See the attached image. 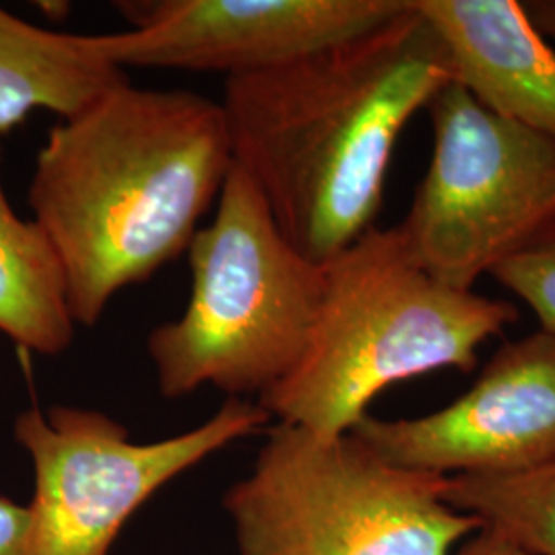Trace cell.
Returning <instances> with one entry per match:
<instances>
[{
    "label": "cell",
    "mask_w": 555,
    "mask_h": 555,
    "mask_svg": "<svg viewBox=\"0 0 555 555\" xmlns=\"http://www.w3.org/2000/svg\"><path fill=\"white\" fill-rule=\"evenodd\" d=\"M453 80L414 0L318 54L224 80L233 163L288 243L319 266L375 229L397 139Z\"/></svg>",
    "instance_id": "6da1fadb"
},
{
    "label": "cell",
    "mask_w": 555,
    "mask_h": 555,
    "mask_svg": "<svg viewBox=\"0 0 555 555\" xmlns=\"http://www.w3.org/2000/svg\"><path fill=\"white\" fill-rule=\"evenodd\" d=\"M233 167L220 101L124 80L38 151L27 199L52 241L77 325L183 256Z\"/></svg>",
    "instance_id": "7a4b0ae2"
},
{
    "label": "cell",
    "mask_w": 555,
    "mask_h": 555,
    "mask_svg": "<svg viewBox=\"0 0 555 555\" xmlns=\"http://www.w3.org/2000/svg\"><path fill=\"white\" fill-rule=\"evenodd\" d=\"M516 318L506 300L438 282L397 227H375L323 266L305 352L258 403L319 437L348 435L391 385L442 369L472 373L481 344Z\"/></svg>",
    "instance_id": "3957f363"
},
{
    "label": "cell",
    "mask_w": 555,
    "mask_h": 555,
    "mask_svg": "<svg viewBox=\"0 0 555 555\" xmlns=\"http://www.w3.org/2000/svg\"><path fill=\"white\" fill-rule=\"evenodd\" d=\"M185 256L190 300L146 341L160 396L179 399L215 387L235 399H259L305 352L323 293V266L288 243L235 163L215 217Z\"/></svg>",
    "instance_id": "277c9868"
},
{
    "label": "cell",
    "mask_w": 555,
    "mask_h": 555,
    "mask_svg": "<svg viewBox=\"0 0 555 555\" xmlns=\"http://www.w3.org/2000/svg\"><path fill=\"white\" fill-rule=\"evenodd\" d=\"M444 486L354 433L319 437L276 422L222 504L241 555H451L481 522L453 508Z\"/></svg>",
    "instance_id": "5b68a950"
},
{
    "label": "cell",
    "mask_w": 555,
    "mask_h": 555,
    "mask_svg": "<svg viewBox=\"0 0 555 555\" xmlns=\"http://www.w3.org/2000/svg\"><path fill=\"white\" fill-rule=\"evenodd\" d=\"M435 149L397 229L438 282L477 280L555 235V140L500 118L461 85L428 103Z\"/></svg>",
    "instance_id": "8992f818"
},
{
    "label": "cell",
    "mask_w": 555,
    "mask_h": 555,
    "mask_svg": "<svg viewBox=\"0 0 555 555\" xmlns=\"http://www.w3.org/2000/svg\"><path fill=\"white\" fill-rule=\"evenodd\" d=\"M270 422L258 401L229 397L212 417L178 437L132 442L100 410L29 408L15 440L34 463L25 555H107L128 518L171 479Z\"/></svg>",
    "instance_id": "52a82bcc"
},
{
    "label": "cell",
    "mask_w": 555,
    "mask_h": 555,
    "mask_svg": "<svg viewBox=\"0 0 555 555\" xmlns=\"http://www.w3.org/2000/svg\"><path fill=\"white\" fill-rule=\"evenodd\" d=\"M128 23L89 46L119 70L171 68L238 79L354 40L410 0H118Z\"/></svg>",
    "instance_id": "ba28073f"
},
{
    "label": "cell",
    "mask_w": 555,
    "mask_h": 555,
    "mask_svg": "<svg viewBox=\"0 0 555 555\" xmlns=\"http://www.w3.org/2000/svg\"><path fill=\"white\" fill-rule=\"evenodd\" d=\"M389 463L435 476H500L555 461V336L506 341L467 393L420 417L350 430Z\"/></svg>",
    "instance_id": "9c48e42d"
},
{
    "label": "cell",
    "mask_w": 555,
    "mask_h": 555,
    "mask_svg": "<svg viewBox=\"0 0 555 555\" xmlns=\"http://www.w3.org/2000/svg\"><path fill=\"white\" fill-rule=\"evenodd\" d=\"M453 82L500 118L555 140V48L516 0H414Z\"/></svg>",
    "instance_id": "30bf717a"
},
{
    "label": "cell",
    "mask_w": 555,
    "mask_h": 555,
    "mask_svg": "<svg viewBox=\"0 0 555 555\" xmlns=\"http://www.w3.org/2000/svg\"><path fill=\"white\" fill-rule=\"evenodd\" d=\"M124 80L89 36L46 29L0 7V137L36 112L70 118Z\"/></svg>",
    "instance_id": "8fae6325"
},
{
    "label": "cell",
    "mask_w": 555,
    "mask_h": 555,
    "mask_svg": "<svg viewBox=\"0 0 555 555\" xmlns=\"http://www.w3.org/2000/svg\"><path fill=\"white\" fill-rule=\"evenodd\" d=\"M75 330L52 241L36 220L21 219L0 181V334L23 352L60 357L75 341Z\"/></svg>",
    "instance_id": "7c38bea8"
},
{
    "label": "cell",
    "mask_w": 555,
    "mask_h": 555,
    "mask_svg": "<svg viewBox=\"0 0 555 555\" xmlns=\"http://www.w3.org/2000/svg\"><path fill=\"white\" fill-rule=\"evenodd\" d=\"M447 502L527 555H555V461L500 476L447 477Z\"/></svg>",
    "instance_id": "4fadbf2b"
},
{
    "label": "cell",
    "mask_w": 555,
    "mask_h": 555,
    "mask_svg": "<svg viewBox=\"0 0 555 555\" xmlns=\"http://www.w3.org/2000/svg\"><path fill=\"white\" fill-rule=\"evenodd\" d=\"M498 282L535 313L541 332L555 336V235L504 261L492 272Z\"/></svg>",
    "instance_id": "5bb4252c"
},
{
    "label": "cell",
    "mask_w": 555,
    "mask_h": 555,
    "mask_svg": "<svg viewBox=\"0 0 555 555\" xmlns=\"http://www.w3.org/2000/svg\"><path fill=\"white\" fill-rule=\"evenodd\" d=\"M29 511L13 500L0 498V555H25Z\"/></svg>",
    "instance_id": "9a60e30c"
},
{
    "label": "cell",
    "mask_w": 555,
    "mask_h": 555,
    "mask_svg": "<svg viewBox=\"0 0 555 555\" xmlns=\"http://www.w3.org/2000/svg\"><path fill=\"white\" fill-rule=\"evenodd\" d=\"M455 555H527L506 539L481 529Z\"/></svg>",
    "instance_id": "2e32d148"
},
{
    "label": "cell",
    "mask_w": 555,
    "mask_h": 555,
    "mask_svg": "<svg viewBox=\"0 0 555 555\" xmlns=\"http://www.w3.org/2000/svg\"><path fill=\"white\" fill-rule=\"evenodd\" d=\"M531 21L545 40L555 41V0L522 2Z\"/></svg>",
    "instance_id": "e0dca14e"
}]
</instances>
